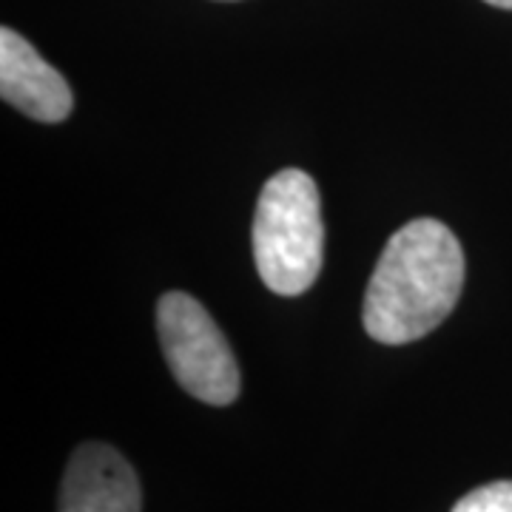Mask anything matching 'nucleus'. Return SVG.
I'll use <instances>...</instances> for the list:
<instances>
[{
  "label": "nucleus",
  "instance_id": "nucleus-6",
  "mask_svg": "<svg viewBox=\"0 0 512 512\" xmlns=\"http://www.w3.org/2000/svg\"><path fill=\"white\" fill-rule=\"evenodd\" d=\"M453 512H512V481H490L464 495Z\"/></svg>",
  "mask_w": 512,
  "mask_h": 512
},
{
  "label": "nucleus",
  "instance_id": "nucleus-5",
  "mask_svg": "<svg viewBox=\"0 0 512 512\" xmlns=\"http://www.w3.org/2000/svg\"><path fill=\"white\" fill-rule=\"evenodd\" d=\"M0 94L37 123H63L74 106L66 77L12 29L0 32Z\"/></svg>",
  "mask_w": 512,
  "mask_h": 512
},
{
  "label": "nucleus",
  "instance_id": "nucleus-1",
  "mask_svg": "<svg viewBox=\"0 0 512 512\" xmlns=\"http://www.w3.org/2000/svg\"><path fill=\"white\" fill-rule=\"evenodd\" d=\"M464 251L439 220H413L384 245L370 276L362 322L370 339L407 345L436 330L464 288Z\"/></svg>",
  "mask_w": 512,
  "mask_h": 512
},
{
  "label": "nucleus",
  "instance_id": "nucleus-2",
  "mask_svg": "<svg viewBox=\"0 0 512 512\" xmlns=\"http://www.w3.org/2000/svg\"><path fill=\"white\" fill-rule=\"evenodd\" d=\"M322 256L325 225L319 188L311 174L285 168L265 183L256 202V271L279 296H299L313 288Z\"/></svg>",
  "mask_w": 512,
  "mask_h": 512
},
{
  "label": "nucleus",
  "instance_id": "nucleus-3",
  "mask_svg": "<svg viewBox=\"0 0 512 512\" xmlns=\"http://www.w3.org/2000/svg\"><path fill=\"white\" fill-rule=\"evenodd\" d=\"M165 362L188 396L225 407L239 396V365L220 325L188 293H165L157 305Z\"/></svg>",
  "mask_w": 512,
  "mask_h": 512
},
{
  "label": "nucleus",
  "instance_id": "nucleus-4",
  "mask_svg": "<svg viewBox=\"0 0 512 512\" xmlns=\"http://www.w3.org/2000/svg\"><path fill=\"white\" fill-rule=\"evenodd\" d=\"M57 512H143L137 473L109 444H80L66 467Z\"/></svg>",
  "mask_w": 512,
  "mask_h": 512
},
{
  "label": "nucleus",
  "instance_id": "nucleus-7",
  "mask_svg": "<svg viewBox=\"0 0 512 512\" xmlns=\"http://www.w3.org/2000/svg\"><path fill=\"white\" fill-rule=\"evenodd\" d=\"M490 6H498V9H512V0H484Z\"/></svg>",
  "mask_w": 512,
  "mask_h": 512
}]
</instances>
